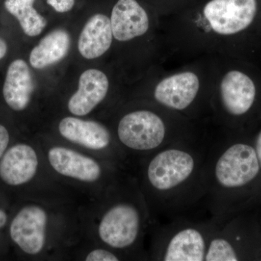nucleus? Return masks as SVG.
Here are the masks:
<instances>
[{
  "mask_svg": "<svg viewBox=\"0 0 261 261\" xmlns=\"http://www.w3.org/2000/svg\"><path fill=\"white\" fill-rule=\"evenodd\" d=\"M211 143L181 137L151 154L145 178L162 218L187 217L205 207Z\"/></svg>",
  "mask_w": 261,
  "mask_h": 261,
  "instance_id": "obj_1",
  "label": "nucleus"
},
{
  "mask_svg": "<svg viewBox=\"0 0 261 261\" xmlns=\"http://www.w3.org/2000/svg\"><path fill=\"white\" fill-rule=\"evenodd\" d=\"M255 147L237 142L211 143L207 166L205 207L217 218L229 192L251 183L260 172Z\"/></svg>",
  "mask_w": 261,
  "mask_h": 261,
  "instance_id": "obj_2",
  "label": "nucleus"
},
{
  "mask_svg": "<svg viewBox=\"0 0 261 261\" xmlns=\"http://www.w3.org/2000/svg\"><path fill=\"white\" fill-rule=\"evenodd\" d=\"M216 226V218L194 221L177 218L162 226L155 252L156 260L205 261L209 242Z\"/></svg>",
  "mask_w": 261,
  "mask_h": 261,
  "instance_id": "obj_3",
  "label": "nucleus"
},
{
  "mask_svg": "<svg viewBox=\"0 0 261 261\" xmlns=\"http://www.w3.org/2000/svg\"><path fill=\"white\" fill-rule=\"evenodd\" d=\"M117 135L126 148L150 154L179 139L171 137L163 117L149 110H139L122 117Z\"/></svg>",
  "mask_w": 261,
  "mask_h": 261,
  "instance_id": "obj_4",
  "label": "nucleus"
},
{
  "mask_svg": "<svg viewBox=\"0 0 261 261\" xmlns=\"http://www.w3.org/2000/svg\"><path fill=\"white\" fill-rule=\"evenodd\" d=\"M142 218L138 207L130 202L113 205L102 216L98 232L101 240L118 250L133 246L140 238Z\"/></svg>",
  "mask_w": 261,
  "mask_h": 261,
  "instance_id": "obj_5",
  "label": "nucleus"
},
{
  "mask_svg": "<svg viewBox=\"0 0 261 261\" xmlns=\"http://www.w3.org/2000/svg\"><path fill=\"white\" fill-rule=\"evenodd\" d=\"M256 0H211L203 10L211 29L219 35L243 32L255 18Z\"/></svg>",
  "mask_w": 261,
  "mask_h": 261,
  "instance_id": "obj_6",
  "label": "nucleus"
},
{
  "mask_svg": "<svg viewBox=\"0 0 261 261\" xmlns=\"http://www.w3.org/2000/svg\"><path fill=\"white\" fill-rule=\"evenodd\" d=\"M47 213L37 205L23 207L10 225L12 240L29 255H37L44 249L47 232Z\"/></svg>",
  "mask_w": 261,
  "mask_h": 261,
  "instance_id": "obj_7",
  "label": "nucleus"
},
{
  "mask_svg": "<svg viewBox=\"0 0 261 261\" xmlns=\"http://www.w3.org/2000/svg\"><path fill=\"white\" fill-rule=\"evenodd\" d=\"M200 80L193 72H181L163 79L154 90L156 102L171 111L183 112L197 99Z\"/></svg>",
  "mask_w": 261,
  "mask_h": 261,
  "instance_id": "obj_8",
  "label": "nucleus"
},
{
  "mask_svg": "<svg viewBox=\"0 0 261 261\" xmlns=\"http://www.w3.org/2000/svg\"><path fill=\"white\" fill-rule=\"evenodd\" d=\"M256 96L253 81L248 75L231 70L225 74L220 84V102L225 112L231 116H241L250 111Z\"/></svg>",
  "mask_w": 261,
  "mask_h": 261,
  "instance_id": "obj_9",
  "label": "nucleus"
},
{
  "mask_svg": "<svg viewBox=\"0 0 261 261\" xmlns=\"http://www.w3.org/2000/svg\"><path fill=\"white\" fill-rule=\"evenodd\" d=\"M48 161L57 173L79 181L94 182L102 175L100 166L95 160L66 147H51L48 152Z\"/></svg>",
  "mask_w": 261,
  "mask_h": 261,
  "instance_id": "obj_10",
  "label": "nucleus"
},
{
  "mask_svg": "<svg viewBox=\"0 0 261 261\" xmlns=\"http://www.w3.org/2000/svg\"><path fill=\"white\" fill-rule=\"evenodd\" d=\"M113 37L120 42L132 40L147 33L149 17L137 0H118L111 17Z\"/></svg>",
  "mask_w": 261,
  "mask_h": 261,
  "instance_id": "obj_11",
  "label": "nucleus"
},
{
  "mask_svg": "<svg viewBox=\"0 0 261 261\" xmlns=\"http://www.w3.org/2000/svg\"><path fill=\"white\" fill-rule=\"evenodd\" d=\"M39 167L37 152L25 144L13 146L0 161V177L11 186H19L30 181Z\"/></svg>",
  "mask_w": 261,
  "mask_h": 261,
  "instance_id": "obj_12",
  "label": "nucleus"
},
{
  "mask_svg": "<svg viewBox=\"0 0 261 261\" xmlns=\"http://www.w3.org/2000/svg\"><path fill=\"white\" fill-rule=\"evenodd\" d=\"M108 89L109 81L103 72L86 70L81 75L78 90L68 101V110L77 116L89 114L106 98Z\"/></svg>",
  "mask_w": 261,
  "mask_h": 261,
  "instance_id": "obj_13",
  "label": "nucleus"
},
{
  "mask_svg": "<svg viewBox=\"0 0 261 261\" xmlns=\"http://www.w3.org/2000/svg\"><path fill=\"white\" fill-rule=\"evenodd\" d=\"M58 129L67 140L88 149L101 150L111 145L109 130L98 122L66 117L60 122Z\"/></svg>",
  "mask_w": 261,
  "mask_h": 261,
  "instance_id": "obj_14",
  "label": "nucleus"
},
{
  "mask_svg": "<svg viewBox=\"0 0 261 261\" xmlns=\"http://www.w3.org/2000/svg\"><path fill=\"white\" fill-rule=\"evenodd\" d=\"M34 88L28 65L23 60H15L8 67L3 86L5 102L13 111H23L30 102Z\"/></svg>",
  "mask_w": 261,
  "mask_h": 261,
  "instance_id": "obj_15",
  "label": "nucleus"
},
{
  "mask_svg": "<svg viewBox=\"0 0 261 261\" xmlns=\"http://www.w3.org/2000/svg\"><path fill=\"white\" fill-rule=\"evenodd\" d=\"M113 38L111 19L105 15H94L87 21L81 33L79 51L86 59H95L110 49Z\"/></svg>",
  "mask_w": 261,
  "mask_h": 261,
  "instance_id": "obj_16",
  "label": "nucleus"
},
{
  "mask_svg": "<svg viewBox=\"0 0 261 261\" xmlns=\"http://www.w3.org/2000/svg\"><path fill=\"white\" fill-rule=\"evenodd\" d=\"M70 46L69 34L64 30H56L45 36L32 49L29 57L31 65L42 69L61 61L68 54Z\"/></svg>",
  "mask_w": 261,
  "mask_h": 261,
  "instance_id": "obj_17",
  "label": "nucleus"
},
{
  "mask_svg": "<svg viewBox=\"0 0 261 261\" xmlns=\"http://www.w3.org/2000/svg\"><path fill=\"white\" fill-rule=\"evenodd\" d=\"M35 0H5L6 10L19 21L29 37L39 35L47 25V20L34 8Z\"/></svg>",
  "mask_w": 261,
  "mask_h": 261,
  "instance_id": "obj_18",
  "label": "nucleus"
},
{
  "mask_svg": "<svg viewBox=\"0 0 261 261\" xmlns=\"http://www.w3.org/2000/svg\"><path fill=\"white\" fill-rule=\"evenodd\" d=\"M87 261H118L119 257L116 254L104 249H97L89 252L86 257Z\"/></svg>",
  "mask_w": 261,
  "mask_h": 261,
  "instance_id": "obj_19",
  "label": "nucleus"
},
{
  "mask_svg": "<svg viewBox=\"0 0 261 261\" xmlns=\"http://www.w3.org/2000/svg\"><path fill=\"white\" fill-rule=\"evenodd\" d=\"M47 2L53 9L61 13L69 12L75 4V0H47Z\"/></svg>",
  "mask_w": 261,
  "mask_h": 261,
  "instance_id": "obj_20",
  "label": "nucleus"
},
{
  "mask_svg": "<svg viewBox=\"0 0 261 261\" xmlns=\"http://www.w3.org/2000/svg\"><path fill=\"white\" fill-rule=\"evenodd\" d=\"M10 135L5 126L0 125V159L3 157L5 149L9 144Z\"/></svg>",
  "mask_w": 261,
  "mask_h": 261,
  "instance_id": "obj_21",
  "label": "nucleus"
},
{
  "mask_svg": "<svg viewBox=\"0 0 261 261\" xmlns=\"http://www.w3.org/2000/svg\"><path fill=\"white\" fill-rule=\"evenodd\" d=\"M255 152H256L257 159L261 168V130L257 135L256 141H255Z\"/></svg>",
  "mask_w": 261,
  "mask_h": 261,
  "instance_id": "obj_22",
  "label": "nucleus"
},
{
  "mask_svg": "<svg viewBox=\"0 0 261 261\" xmlns=\"http://www.w3.org/2000/svg\"><path fill=\"white\" fill-rule=\"evenodd\" d=\"M7 50H8V47H7L6 42L3 39H0V60L4 58Z\"/></svg>",
  "mask_w": 261,
  "mask_h": 261,
  "instance_id": "obj_23",
  "label": "nucleus"
},
{
  "mask_svg": "<svg viewBox=\"0 0 261 261\" xmlns=\"http://www.w3.org/2000/svg\"><path fill=\"white\" fill-rule=\"evenodd\" d=\"M7 214L4 211L0 210V228L3 227L7 222Z\"/></svg>",
  "mask_w": 261,
  "mask_h": 261,
  "instance_id": "obj_24",
  "label": "nucleus"
}]
</instances>
